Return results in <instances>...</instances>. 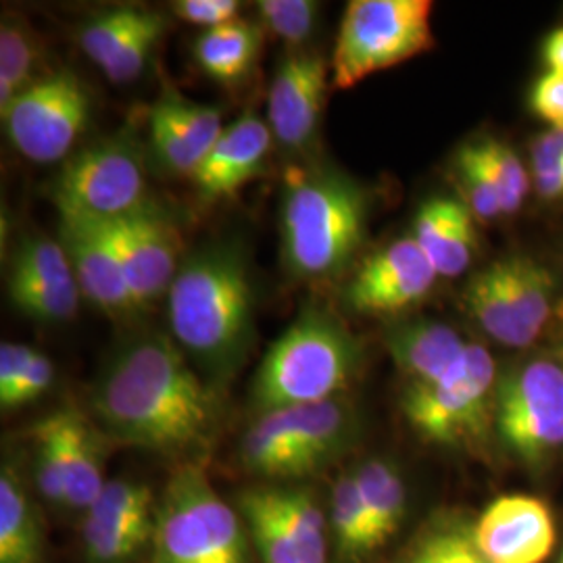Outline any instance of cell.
I'll return each instance as SVG.
<instances>
[{
    "instance_id": "1",
    "label": "cell",
    "mask_w": 563,
    "mask_h": 563,
    "mask_svg": "<svg viewBox=\"0 0 563 563\" xmlns=\"http://www.w3.org/2000/svg\"><path fill=\"white\" fill-rule=\"evenodd\" d=\"M92 409L121 443L181 463L199 462L213 449L223 416L218 388L163 334L121 346L92 388Z\"/></svg>"
},
{
    "instance_id": "2",
    "label": "cell",
    "mask_w": 563,
    "mask_h": 563,
    "mask_svg": "<svg viewBox=\"0 0 563 563\" xmlns=\"http://www.w3.org/2000/svg\"><path fill=\"white\" fill-rule=\"evenodd\" d=\"M174 341L220 386L246 362L253 325V286L236 244H211L181 263L167 292Z\"/></svg>"
},
{
    "instance_id": "3",
    "label": "cell",
    "mask_w": 563,
    "mask_h": 563,
    "mask_svg": "<svg viewBox=\"0 0 563 563\" xmlns=\"http://www.w3.org/2000/svg\"><path fill=\"white\" fill-rule=\"evenodd\" d=\"M280 209L282 253L297 278H336L357 255L367 197L351 178L328 167H288Z\"/></svg>"
},
{
    "instance_id": "4",
    "label": "cell",
    "mask_w": 563,
    "mask_h": 563,
    "mask_svg": "<svg viewBox=\"0 0 563 563\" xmlns=\"http://www.w3.org/2000/svg\"><path fill=\"white\" fill-rule=\"evenodd\" d=\"M363 362L357 341L332 313L307 307L269 346L251 386L262 413L339 399Z\"/></svg>"
},
{
    "instance_id": "5",
    "label": "cell",
    "mask_w": 563,
    "mask_h": 563,
    "mask_svg": "<svg viewBox=\"0 0 563 563\" xmlns=\"http://www.w3.org/2000/svg\"><path fill=\"white\" fill-rule=\"evenodd\" d=\"M357 409L346 399L284 407L262 413L241 441V463L267 481L320 474L360 441Z\"/></svg>"
},
{
    "instance_id": "6",
    "label": "cell",
    "mask_w": 563,
    "mask_h": 563,
    "mask_svg": "<svg viewBox=\"0 0 563 563\" xmlns=\"http://www.w3.org/2000/svg\"><path fill=\"white\" fill-rule=\"evenodd\" d=\"M153 563H251L244 523L201 462L180 463L163 488L151 541Z\"/></svg>"
},
{
    "instance_id": "7",
    "label": "cell",
    "mask_w": 563,
    "mask_h": 563,
    "mask_svg": "<svg viewBox=\"0 0 563 563\" xmlns=\"http://www.w3.org/2000/svg\"><path fill=\"white\" fill-rule=\"evenodd\" d=\"M430 0H351L332 51V86L349 90L434 46Z\"/></svg>"
},
{
    "instance_id": "8",
    "label": "cell",
    "mask_w": 563,
    "mask_h": 563,
    "mask_svg": "<svg viewBox=\"0 0 563 563\" xmlns=\"http://www.w3.org/2000/svg\"><path fill=\"white\" fill-rule=\"evenodd\" d=\"M497 383L493 355L483 344H467L460 363L439 383L405 386L402 416L426 443L476 449L495 423Z\"/></svg>"
},
{
    "instance_id": "9",
    "label": "cell",
    "mask_w": 563,
    "mask_h": 563,
    "mask_svg": "<svg viewBox=\"0 0 563 563\" xmlns=\"http://www.w3.org/2000/svg\"><path fill=\"white\" fill-rule=\"evenodd\" d=\"M553 274L530 257L486 265L463 288V307L484 334L504 346L526 349L553 313Z\"/></svg>"
},
{
    "instance_id": "10",
    "label": "cell",
    "mask_w": 563,
    "mask_h": 563,
    "mask_svg": "<svg viewBox=\"0 0 563 563\" xmlns=\"http://www.w3.org/2000/svg\"><path fill=\"white\" fill-rule=\"evenodd\" d=\"M59 218L118 222L148 202L141 155L125 134L84 148L53 186Z\"/></svg>"
},
{
    "instance_id": "11",
    "label": "cell",
    "mask_w": 563,
    "mask_h": 563,
    "mask_svg": "<svg viewBox=\"0 0 563 563\" xmlns=\"http://www.w3.org/2000/svg\"><path fill=\"white\" fill-rule=\"evenodd\" d=\"M495 426L507 449L526 465H543L563 446V365L530 360L497 383Z\"/></svg>"
},
{
    "instance_id": "12",
    "label": "cell",
    "mask_w": 563,
    "mask_h": 563,
    "mask_svg": "<svg viewBox=\"0 0 563 563\" xmlns=\"http://www.w3.org/2000/svg\"><path fill=\"white\" fill-rule=\"evenodd\" d=\"M2 113L11 144L32 163H59L80 141L90 118V95L69 69L42 76Z\"/></svg>"
},
{
    "instance_id": "13",
    "label": "cell",
    "mask_w": 563,
    "mask_h": 563,
    "mask_svg": "<svg viewBox=\"0 0 563 563\" xmlns=\"http://www.w3.org/2000/svg\"><path fill=\"white\" fill-rule=\"evenodd\" d=\"M437 278V269L409 234L367 257L346 284L344 301L362 316H395L420 305Z\"/></svg>"
},
{
    "instance_id": "14",
    "label": "cell",
    "mask_w": 563,
    "mask_h": 563,
    "mask_svg": "<svg viewBox=\"0 0 563 563\" xmlns=\"http://www.w3.org/2000/svg\"><path fill=\"white\" fill-rule=\"evenodd\" d=\"M109 228L136 311H142L169 292L180 272L178 232L151 202L123 220L109 222Z\"/></svg>"
},
{
    "instance_id": "15",
    "label": "cell",
    "mask_w": 563,
    "mask_h": 563,
    "mask_svg": "<svg viewBox=\"0 0 563 563\" xmlns=\"http://www.w3.org/2000/svg\"><path fill=\"white\" fill-rule=\"evenodd\" d=\"M330 80L316 53L295 51L280 60L267 95V125L284 148L305 151L316 141Z\"/></svg>"
},
{
    "instance_id": "16",
    "label": "cell",
    "mask_w": 563,
    "mask_h": 563,
    "mask_svg": "<svg viewBox=\"0 0 563 563\" xmlns=\"http://www.w3.org/2000/svg\"><path fill=\"white\" fill-rule=\"evenodd\" d=\"M59 241L88 301L107 316L136 311L109 222L59 218Z\"/></svg>"
},
{
    "instance_id": "17",
    "label": "cell",
    "mask_w": 563,
    "mask_h": 563,
    "mask_svg": "<svg viewBox=\"0 0 563 563\" xmlns=\"http://www.w3.org/2000/svg\"><path fill=\"white\" fill-rule=\"evenodd\" d=\"M474 534L490 563H543L558 539L549 505L528 495L495 499L474 523Z\"/></svg>"
},
{
    "instance_id": "18",
    "label": "cell",
    "mask_w": 563,
    "mask_h": 563,
    "mask_svg": "<svg viewBox=\"0 0 563 563\" xmlns=\"http://www.w3.org/2000/svg\"><path fill=\"white\" fill-rule=\"evenodd\" d=\"M223 130L218 109L186 101L176 92H167L151 109V141L174 174L192 178Z\"/></svg>"
},
{
    "instance_id": "19",
    "label": "cell",
    "mask_w": 563,
    "mask_h": 563,
    "mask_svg": "<svg viewBox=\"0 0 563 563\" xmlns=\"http://www.w3.org/2000/svg\"><path fill=\"white\" fill-rule=\"evenodd\" d=\"M269 148L272 130L265 121L253 113L232 121L192 176L199 195L209 202L236 195L262 169Z\"/></svg>"
},
{
    "instance_id": "20",
    "label": "cell",
    "mask_w": 563,
    "mask_h": 563,
    "mask_svg": "<svg viewBox=\"0 0 563 563\" xmlns=\"http://www.w3.org/2000/svg\"><path fill=\"white\" fill-rule=\"evenodd\" d=\"M474 220L470 207L453 197H432L420 205L411 239L439 278H457L470 267L476 251Z\"/></svg>"
},
{
    "instance_id": "21",
    "label": "cell",
    "mask_w": 563,
    "mask_h": 563,
    "mask_svg": "<svg viewBox=\"0 0 563 563\" xmlns=\"http://www.w3.org/2000/svg\"><path fill=\"white\" fill-rule=\"evenodd\" d=\"M386 351L407 384L439 383L465 355L467 344L457 330L437 320H411L390 328Z\"/></svg>"
},
{
    "instance_id": "22",
    "label": "cell",
    "mask_w": 563,
    "mask_h": 563,
    "mask_svg": "<svg viewBox=\"0 0 563 563\" xmlns=\"http://www.w3.org/2000/svg\"><path fill=\"white\" fill-rule=\"evenodd\" d=\"M59 430L65 478H67V504L76 511H88L97 501L104 486L102 476L101 441L92 426L76 409H63L53 413Z\"/></svg>"
},
{
    "instance_id": "23",
    "label": "cell",
    "mask_w": 563,
    "mask_h": 563,
    "mask_svg": "<svg viewBox=\"0 0 563 563\" xmlns=\"http://www.w3.org/2000/svg\"><path fill=\"white\" fill-rule=\"evenodd\" d=\"M265 30L260 23L236 20L205 30L195 42V59L211 80L223 86L241 84L262 53Z\"/></svg>"
},
{
    "instance_id": "24",
    "label": "cell",
    "mask_w": 563,
    "mask_h": 563,
    "mask_svg": "<svg viewBox=\"0 0 563 563\" xmlns=\"http://www.w3.org/2000/svg\"><path fill=\"white\" fill-rule=\"evenodd\" d=\"M0 563H44V530L18 470L0 472Z\"/></svg>"
},
{
    "instance_id": "25",
    "label": "cell",
    "mask_w": 563,
    "mask_h": 563,
    "mask_svg": "<svg viewBox=\"0 0 563 563\" xmlns=\"http://www.w3.org/2000/svg\"><path fill=\"white\" fill-rule=\"evenodd\" d=\"M355 481L369 516L374 539L383 549L399 530L407 516V486L399 467L384 457H369L355 470Z\"/></svg>"
},
{
    "instance_id": "26",
    "label": "cell",
    "mask_w": 563,
    "mask_h": 563,
    "mask_svg": "<svg viewBox=\"0 0 563 563\" xmlns=\"http://www.w3.org/2000/svg\"><path fill=\"white\" fill-rule=\"evenodd\" d=\"M330 534L334 563H363L378 551L353 470L341 474L332 486Z\"/></svg>"
},
{
    "instance_id": "27",
    "label": "cell",
    "mask_w": 563,
    "mask_h": 563,
    "mask_svg": "<svg viewBox=\"0 0 563 563\" xmlns=\"http://www.w3.org/2000/svg\"><path fill=\"white\" fill-rule=\"evenodd\" d=\"M399 563H490L476 543L474 523L460 514H437L409 539Z\"/></svg>"
},
{
    "instance_id": "28",
    "label": "cell",
    "mask_w": 563,
    "mask_h": 563,
    "mask_svg": "<svg viewBox=\"0 0 563 563\" xmlns=\"http://www.w3.org/2000/svg\"><path fill=\"white\" fill-rule=\"evenodd\" d=\"M272 493L301 563H334L330 520L313 493L292 486H272Z\"/></svg>"
},
{
    "instance_id": "29",
    "label": "cell",
    "mask_w": 563,
    "mask_h": 563,
    "mask_svg": "<svg viewBox=\"0 0 563 563\" xmlns=\"http://www.w3.org/2000/svg\"><path fill=\"white\" fill-rule=\"evenodd\" d=\"M239 509L253 544L262 553L263 563H301L290 532L274 501L272 486L242 490L239 495Z\"/></svg>"
},
{
    "instance_id": "30",
    "label": "cell",
    "mask_w": 563,
    "mask_h": 563,
    "mask_svg": "<svg viewBox=\"0 0 563 563\" xmlns=\"http://www.w3.org/2000/svg\"><path fill=\"white\" fill-rule=\"evenodd\" d=\"M38 38L25 21L4 15L0 25V111L34 84Z\"/></svg>"
},
{
    "instance_id": "31",
    "label": "cell",
    "mask_w": 563,
    "mask_h": 563,
    "mask_svg": "<svg viewBox=\"0 0 563 563\" xmlns=\"http://www.w3.org/2000/svg\"><path fill=\"white\" fill-rule=\"evenodd\" d=\"M153 528L102 522L84 516L81 543L86 560L90 563H130L151 547Z\"/></svg>"
},
{
    "instance_id": "32",
    "label": "cell",
    "mask_w": 563,
    "mask_h": 563,
    "mask_svg": "<svg viewBox=\"0 0 563 563\" xmlns=\"http://www.w3.org/2000/svg\"><path fill=\"white\" fill-rule=\"evenodd\" d=\"M157 504L153 490L146 484L134 481H107L97 501L86 511V516L102 522L125 523L155 528Z\"/></svg>"
},
{
    "instance_id": "33",
    "label": "cell",
    "mask_w": 563,
    "mask_h": 563,
    "mask_svg": "<svg viewBox=\"0 0 563 563\" xmlns=\"http://www.w3.org/2000/svg\"><path fill=\"white\" fill-rule=\"evenodd\" d=\"M9 299L23 316L42 323L71 320L80 307V286H55L46 282L9 276Z\"/></svg>"
},
{
    "instance_id": "34",
    "label": "cell",
    "mask_w": 563,
    "mask_h": 563,
    "mask_svg": "<svg viewBox=\"0 0 563 563\" xmlns=\"http://www.w3.org/2000/svg\"><path fill=\"white\" fill-rule=\"evenodd\" d=\"M148 11L151 9H142V7H118V9L102 11L101 15L92 18L80 32L84 55L102 69L141 27Z\"/></svg>"
},
{
    "instance_id": "35",
    "label": "cell",
    "mask_w": 563,
    "mask_h": 563,
    "mask_svg": "<svg viewBox=\"0 0 563 563\" xmlns=\"http://www.w3.org/2000/svg\"><path fill=\"white\" fill-rule=\"evenodd\" d=\"M11 278L46 282L55 286H78L71 262L60 241L36 234L20 242L9 269Z\"/></svg>"
},
{
    "instance_id": "36",
    "label": "cell",
    "mask_w": 563,
    "mask_h": 563,
    "mask_svg": "<svg viewBox=\"0 0 563 563\" xmlns=\"http://www.w3.org/2000/svg\"><path fill=\"white\" fill-rule=\"evenodd\" d=\"M455 174L460 180L465 205L474 213L476 220L493 222L504 216L501 199L497 192V184L493 180V174L484 162L481 144L467 142L455 155Z\"/></svg>"
},
{
    "instance_id": "37",
    "label": "cell",
    "mask_w": 563,
    "mask_h": 563,
    "mask_svg": "<svg viewBox=\"0 0 563 563\" xmlns=\"http://www.w3.org/2000/svg\"><path fill=\"white\" fill-rule=\"evenodd\" d=\"M34 478L42 499L48 504H67V478L59 430L55 418L48 416L34 426Z\"/></svg>"
},
{
    "instance_id": "38",
    "label": "cell",
    "mask_w": 563,
    "mask_h": 563,
    "mask_svg": "<svg viewBox=\"0 0 563 563\" xmlns=\"http://www.w3.org/2000/svg\"><path fill=\"white\" fill-rule=\"evenodd\" d=\"M478 144L483 151L484 162L493 174V180L497 184L504 216L518 213L530 190V176L523 167L522 159L505 142L488 139V141H478Z\"/></svg>"
},
{
    "instance_id": "39",
    "label": "cell",
    "mask_w": 563,
    "mask_h": 563,
    "mask_svg": "<svg viewBox=\"0 0 563 563\" xmlns=\"http://www.w3.org/2000/svg\"><path fill=\"white\" fill-rule=\"evenodd\" d=\"M263 30L280 41L299 46L309 41L318 27L320 2L313 0H262L257 2Z\"/></svg>"
},
{
    "instance_id": "40",
    "label": "cell",
    "mask_w": 563,
    "mask_h": 563,
    "mask_svg": "<svg viewBox=\"0 0 563 563\" xmlns=\"http://www.w3.org/2000/svg\"><path fill=\"white\" fill-rule=\"evenodd\" d=\"M165 30V20L162 13L148 11L146 20L141 27L132 34V38L125 42L118 51V55L102 67V74L107 80L113 84H128L134 81L146 67L155 46L159 44Z\"/></svg>"
},
{
    "instance_id": "41",
    "label": "cell",
    "mask_w": 563,
    "mask_h": 563,
    "mask_svg": "<svg viewBox=\"0 0 563 563\" xmlns=\"http://www.w3.org/2000/svg\"><path fill=\"white\" fill-rule=\"evenodd\" d=\"M174 13L190 25L213 30L239 20L241 2L236 0H178L172 4Z\"/></svg>"
},
{
    "instance_id": "42",
    "label": "cell",
    "mask_w": 563,
    "mask_h": 563,
    "mask_svg": "<svg viewBox=\"0 0 563 563\" xmlns=\"http://www.w3.org/2000/svg\"><path fill=\"white\" fill-rule=\"evenodd\" d=\"M53 380H55L53 363L41 351H34L32 360L27 363V369L21 378L20 386L15 388L13 397L2 405V409L11 411V409H18V407H23L27 402L41 399L42 395L51 388Z\"/></svg>"
},
{
    "instance_id": "43",
    "label": "cell",
    "mask_w": 563,
    "mask_h": 563,
    "mask_svg": "<svg viewBox=\"0 0 563 563\" xmlns=\"http://www.w3.org/2000/svg\"><path fill=\"white\" fill-rule=\"evenodd\" d=\"M530 109L551 128H563V74L544 71L530 90Z\"/></svg>"
},
{
    "instance_id": "44",
    "label": "cell",
    "mask_w": 563,
    "mask_h": 563,
    "mask_svg": "<svg viewBox=\"0 0 563 563\" xmlns=\"http://www.w3.org/2000/svg\"><path fill=\"white\" fill-rule=\"evenodd\" d=\"M32 355H34L32 346L18 344V342H2V346H0V407L13 397Z\"/></svg>"
},
{
    "instance_id": "45",
    "label": "cell",
    "mask_w": 563,
    "mask_h": 563,
    "mask_svg": "<svg viewBox=\"0 0 563 563\" xmlns=\"http://www.w3.org/2000/svg\"><path fill=\"white\" fill-rule=\"evenodd\" d=\"M563 167V128H549L532 144V172Z\"/></svg>"
},
{
    "instance_id": "46",
    "label": "cell",
    "mask_w": 563,
    "mask_h": 563,
    "mask_svg": "<svg viewBox=\"0 0 563 563\" xmlns=\"http://www.w3.org/2000/svg\"><path fill=\"white\" fill-rule=\"evenodd\" d=\"M532 181H534L537 195L544 201H563V167L534 169Z\"/></svg>"
},
{
    "instance_id": "47",
    "label": "cell",
    "mask_w": 563,
    "mask_h": 563,
    "mask_svg": "<svg viewBox=\"0 0 563 563\" xmlns=\"http://www.w3.org/2000/svg\"><path fill=\"white\" fill-rule=\"evenodd\" d=\"M543 59L547 71L563 74V27H558L547 36L543 44Z\"/></svg>"
},
{
    "instance_id": "48",
    "label": "cell",
    "mask_w": 563,
    "mask_h": 563,
    "mask_svg": "<svg viewBox=\"0 0 563 563\" xmlns=\"http://www.w3.org/2000/svg\"><path fill=\"white\" fill-rule=\"evenodd\" d=\"M560 563H563V555H562V562H560Z\"/></svg>"
}]
</instances>
